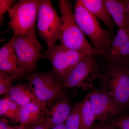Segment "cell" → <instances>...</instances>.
Returning <instances> with one entry per match:
<instances>
[{
	"mask_svg": "<svg viewBox=\"0 0 129 129\" xmlns=\"http://www.w3.org/2000/svg\"><path fill=\"white\" fill-rule=\"evenodd\" d=\"M74 15L79 27L91 42L96 55L102 56L110 46L114 37L113 34L103 28L97 18L84 7L81 0L76 1Z\"/></svg>",
	"mask_w": 129,
	"mask_h": 129,
	"instance_id": "7a4b0ae2",
	"label": "cell"
},
{
	"mask_svg": "<svg viewBox=\"0 0 129 129\" xmlns=\"http://www.w3.org/2000/svg\"><path fill=\"white\" fill-rule=\"evenodd\" d=\"M13 0H0V19L1 25L3 22V16L6 12L9 11L12 5L15 2Z\"/></svg>",
	"mask_w": 129,
	"mask_h": 129,
	"instance_id": "603a6c76",
	"label": "cell"
},
{
	"mask_svg": "<svg viewBox=\"0 0 129 129\" xmlns=\"http://www.w3.org/2000/svg\"><path fill=\"white\" fill-rule=\"evenodd\" d=\"M17 79L18 78L14 75L0 71V95L7 94Z\"/></svg>",
	"mask_w": 129,
	"mask_h": 129,
	"instance_id": "44dd1931",
	"label": "cell"
},
{
	"mask_svg": "<svg viewBox=\"0 0 129 129\" xmlns=\"http://www.w3.org/2000/svg\"><path fill=\"white\" fill-rule=\"evenodd\" d=\"M72 3L68 0L58 1L61 19L59 39L60 45L71 50L96 55L92 46L76 23L72 10Z\"/></svg>",
	"mask_w": 129,
	"mask_h": 129,
	"instance_id": "6da1fadb",
	"label": "cell"
},
{
	"mask_svg": "<svg viewBox=\"0 0 129 129\" xmlns=\"http://www.w3.org/2000/svg\"><path fill=\"white\" fill-rule=\"evenodd\" d=\"M102 56L108 67L129 64V33L126 29H118L110 46Z\"/></svg>",
	"mask_w": 129,
	"mask_h": 129,
	"instance_id": "30bf717a",
	"label": "cell"
},
{
	"mask_svg": "<svg viewBox=\"0 0 129 129\" xmlns=\"http://www.w3.org/2000/svg\"><path fill=\"white\" fill-rule=\"evenodd\" d=\"M47 104L36 101L21 107L17 123L22 126H28L44 121L46 116Z\"/></svg>",
	"mask_w": 129,
	"mask_h": 129,
	"instance_id": "5bb4252c",
	"label": "cell"
},
{
	"mask_svg": "<svg viewBox=\"0 0 129 129\" xmlns=\"http://www.w3.org/2000/svg\"><path fill=\"white\" fill-rule=\"evenodd\" d=\"M37 25L40 37L50 50L56 45L61 33V19L50 0H40Z\"/></svg>",
	"mask_w": 129,
	"mask_h": 129,
	"instance_id": "8992f818",
	"label": "cell"
},
{
	"mask_svg": "<svg viewBox=\"0 0 129 129\" xmlns=\"http://www.w3.org/2000/svg\"><path fill=\"white\" fill-rule=\"evenodd\" d=\"M80 103V129H90L96 118L91 105L89 93Z\"/></svg>",
	"mask_w": 129,
	"mask_h": 129,
	"instance_id": "ac0fdd59",
	"label": "cell"
},
{
	"mask_svg": "<svg viewBox=\"0 0 129 129\" xmlns=\"http://www.w3.org/2000/svg\"><path fill=\"white\" fill-rule=\"evenodd\" d=\"M40 0H20L8 11L14 35L26 36L36 31Z\"/></svg>",
	"mask_w": 129,
	"mask_h": 129,
	"instance_id": "5b68a950",
	"label": "cell"
},
{
	"mask_svg": "<svg viewBox=\"0 0 129 129\" xmlns=\"http://www.w3.org/2000/svg\"><path fill=\"white\" fill-rule=\"evenodd\" d=\"M20 107L7 95L6 96L0 100V115L8 119L13 123H17Z\"/></svg>",
	"mask_w": 129,
	"mask_h": 129,
	"instance_id": "d6986e66",
	"label": "cell"
},
{
	"mask_svg": "<svg viewBox=\"0 0 129 129\" xmlns=\"http://www.w3.org/2000/svg\"><path fill=\"white\" fill-rule=\"evenodd\" d=\"M109 124L117 129H129V115L113 118L110 120Z\"/></svg>",
	"mask_w": 129,
	"mask_h": 129,
	"instance_id": "7402d4cb",
	"label": "cell"
},
{
	"mask_svg": "<svg viewBox=\"0 0 129 129\" xmlns=\"http://www.w3.org/2000/svg\"><path fill=\"white\" fill-rule=\"evenodd\" d=\"M89 93V99L96 119L101 122L118 117L123 110L112 98L101 90L93 88Z\"/></svg>",
	"mask_w": 129,
	"mask_h": 129,
	"instance_id": "8fae6325",
	"label": "cell"
},
{
	"mask_svg": "<svg viewBox=\"0 0 129 129\" xmlns=\"http://www.w3.org/2000/svg\"><path fill=\"white\" fill-rule=\"evenodd\" d=\"M95 55H86L69 73L62 83L63 89L79 88L86 91L94 88L93 82L102 73Z\"/></svg>",
	"mask_w": 129,
	"mask_h": 129,
	"instance_id": "277c9868",
	"label": "cell"
},
{
	"mask_svg": "<svg viewBox=\"0 0 129 129\" xmlns=\"http://www.w3.org/2000/svg\"><path fill=\"white\" fill-rule=\"evenodd\" d=\"M125 14V29L129 33V1H126Z\"/></svg>",
	"mask_w": 129,
	"mask_h": 129,
	"instance_id": "cb8c5ba5",
	"label": "cell"
},
{
	"mask_svg": "<svg viewBox=\"0 0 129 129\" xmlns=\"http://www.w3.org/2000/svg\"><path fill=\"white\" fill-rule=\"evenodd\" d=\"M88 53L69 49L61 45H55L47 50L42 57L50 61L52 71L62 82L69 73Z\"/></svg>",
	"mask_w": 129,
	"mask_h": 129,
	"instance_id": "9c48e42d",
	"label": "cell"
},
{
	"mask_svg": "<svg viewBox=\"0 0 129 129\" xmlns=\"http://www.w3.org/2000/svg\"><path fill=\"white\" fill-rule=\"evenodd\" d=\"M9 129H29V127L28 126H22L19 125L13 127H10Z\"/></svg>",
	"mask_w": 129,
	"mask_h": 129,
	"instance_id": "83f0119b",
	"label": "cell"
},
{
	"mask_svg": "<svg viewBox=\"0 0 129 129\" xmlns=\"http://www.w3.org/2000/svg\"><path fill=\"white\" fill-rule=\"evenodd\" d=\"M29 127V129H50L43 121L31 125Z\"/></svg>",
	"mask_w": 129,
	"mask_h": 129,
	"instance_id": "484cf974",
	"label": "cell"
},
{
	"mask_svg": "<svg viewBox=\"0 0 129 129\" xmlns=\"http://www.w3.org/2000/svg\"><path fill=\"white\" fill-rule=\"evenodd\" d=\"M9 121L5 118H2L0 120V129H9Z\"/></svg>",
	"mask_w": 129,
	"mask_h": 129,
	"instance_id": "4316f807",
	"label": "cell"
},
{
	"mask_svg": "<svg viewBox=\"0 0 129 129\" xmlns=\"http://www.w3.org/2000/svg\"><path fill=\"white\" fill-rule=\"evenodd\" d=\"M51 129H66L65 123L58 125Z\"/></svg>",
	"mask_w": 129,
	"mask_h": 129,
	"instance_id": "f1b7e54d",
	"label": "cell"
},
{
	"mask_svg": "<svg viewBox=\"0 0 129 129\" xmlns=\"http://www.w3.org/2000/svg\"><path fill=\"white\" fill-rule=\"evenodd\" d=\"M84 7L104 24L113 34L115 25L105 5L104 0H81Z\"/></svg>",
	"mask_w": 129,
	"mask_h": 129,
	"instance_id": "9a60e30c",
	"label": "cell"
},
{
	"mask_svg": "<svg viewBox=\"0 0 129 129\" xmlns=\"http://www.w3.org/2000/svg\"><path fill=\"white\" fill-rule=\"evenodd\" d=\"M13 35L14 50L19 67L25 74L31 73L37 69V62L43 56L36 31L26 36Z\"/></svg>",
	"mask_w": 129,
	"mask_h": 129,
	"instance_id": "52a82bcc",
	"label": "cell"
},
{
	"mask_svg": "<svg viewBox=\"0 0 129 129\" xmlns=\"http://www.w3.org/2000/svg\"><path fill=\"white\" fill-rule=\"evenodd\" d=\"M104 2L115 25L118 29L125 28L126 0H104Z\"/></svg>",
	"mask_w": 129,
	"mask_h": 129,
	"instance_id": "e0dca14e",
	"label": "cell"
},
{
	"mask_svg": "<svg viewBox=\"0 0 129 129\" xmlns=\"http://www.w3.org/2000/svg\"><path fill=\"white\" fill-rule=\"evenodd\" d=\"M7 95L12 101L20 106L38 101L29 85L17 84L13 86Z\"/></svg>",
	"mask_w": 129,
	"mask_h": 129,
	"instance_id": "2e32d148",
	"label": "cell"
},
{
	"mask_svg": "<svg viewBox=\"0 0 129 129\" xmlns=\"http://www.w3.org/2000/svg\"><path fill=\"white\" fill-rule=\"evenodd\" d=\"M14 36L0 50V71L16 76L18 79L25 73L19 68L14 47Z\"/></svg>",
	"mask_w": 129,
	"mask_h": 129,
	"instance_id": "4fadbf2b",
	"label": "cell"
},
{
	"mask_svg": "<svg viewBox=\"0 0 129 129\" xmlns=\"http://www.w3.org/2000/svg\"><path fill=\"white\" fill-rule=\"evenodd\" d=\"M80 103H77L72 107L70 115L65 122L66 129H80Z\"/></svg>",
	"mask_w": 129,
	"mask_h": 129,
	"instance_id": "ffe728a7",
	"label": "cell"
},
{
	"mask_svg": "<svg viewBox=\"0 0 129 129\" xmlns=\"http://www.w3.org/2000/svg\"><path fill=\"white\" fill-rule=\"evenodd\" d=\"M101 90L123 110L129 109V64L108 67L99 79Z\"/></svg>",
	"mask_w": 129,
	"mask_h": 129,
	"instance_id": "3957f363",
	"label": "cell"
},
{
	"mask_svg": "<svg viewBox=\"0 0 129 129\" xmlns=\"http://www.w3.org/2000/svg\"><path fill=\"white\" fill-rule=\"evenodd\" d=\"M90 129H117L115 127L109 124H105L103 123L93 125Z\"/></svg>",
	"mask_w": 129,
	"mask_h": 129,
	"instance_id": "d4e9b609",
	"label": "cell"
},
{
	"mask_svg": "<svg viewBox=\"0 0 129 129\" xmlns=\"http://www.w3.org/2000/svg\"><path fill=\"white\" fill-rule=\"evenodd\" d=\"M27 79L28 85L36 99L48 106L63 92L61 81L52 71L30 73Z\"/></svg>",
	"mask_w": 129,
	"mask_h": 129,
	"instance_id": "ba28073f",
	"label": "cell"
},
{
	"mask_svg": "<svg viewBox=\"0 0 129 129\" xmlns=\"http://www.w3.org/2000/svg\"><path fill=\"white\" fill-rule=\"evenodd\" d=\"M72 108L69 100L63 92L55 101L47 107L44 123L49 129L64 123L70 115Z\"/></svg>",
	"mask_w": 129,
	"mask_h": 129,
	"instance_id": "7c38bea8",
	"label": "cell"
}]
</instances>
